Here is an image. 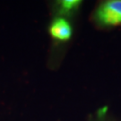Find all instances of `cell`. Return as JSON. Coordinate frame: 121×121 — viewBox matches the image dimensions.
Masks as SVG:
<instances>
[{
    "mask_svg": "<svg viewBox=\"0 0 121 121\" xmlns=\"http://www.w3.org/2000/svg\"><path fill=\"white\" fill-rule=\"evenodd\" d=\"M50 34L55 39L66 40L71 37L72 29L68 22L63 18H57L50 26Z\"/></svg>",
    "mask_w": 121,
    "mask_h": 121,
    "instance_id": "7a4b0ae2",
    "label": "cell"
},
{
    "mask_svg": "<svg viewBox=\"0 0 121 121\" xmlns=\"http://www.w3.org/2000/svg\"><path fill=\"white\" fill-rule=\"evenodd\" d=\"M97 19L105 25H117L121 23V0L107 1L97 10Z\"/></svg>",
    "mask_w": 121,
    "mask_h": 121,
    "instance_id": "6da1fadb",
    "label": "cell"
},
{
    "mask_svg": "<svg viewBox=\"0 0 121 121\" xmlns=\"http://www.w3.org/2000/svg\"><path fill=\"white\" fill-rule=\"evenodd\" d=\"M81 3V1H78V0H65V1H62V8L65 11H71L74 9L78 4Z\"/></svg>",
    "mask_w": 121,
    "mask_h": 121,
    "instance_id": "3957f363",
    "label": "cell"
}]
</instances>
